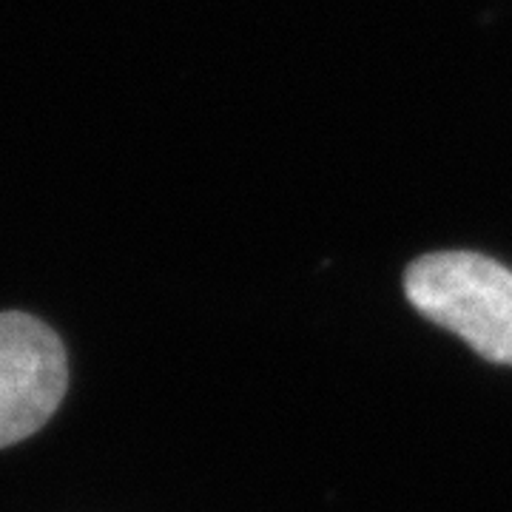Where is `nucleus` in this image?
<instances>
[{"instance_id":"f257e3e1","label":"nucleus","mask_w":512,"mask_h":512,"mask_svg":"<svg viewBox=\"0 0 512 512\" xmlns=\"http://www.w3.org/2000/svg\"><path fill=\"white\" fill-rule=\"evenodd\" d=\"M410 305L478 356L512 365V271L473 251L419 256L404 271Z\"/></svg>"},{"instance_id":"f03ea898","label":"nucleus","mask_w":512,"mask_h":512,"mask_svg":"<svg viewBox=\"0 0 512 512\" xmlns=\"http://www.w3.org/2000/svg\"><path fill=\"white\" fill-rule=\"evenodd\" d=\"M63 342L29 313H0V450L35 436L66 396Z\"/></svg>"}]
</instances>
